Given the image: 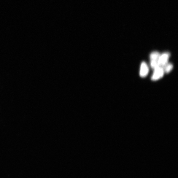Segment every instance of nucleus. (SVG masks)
Masks as SVG:
<instances>
[{
  "mask_svg": "<svg viewBox=\"0 0 178 178\" xmlns=\"http://www.w3.org/2000/svg\"><path fill=\"white\" fill-rule=\"evenodd\" d=\"M170 55V53L168 52L163 53L160 55L158 62L159 66L164 67L168 63Z\"/></svg>",
  "mask_w": 178,
  "mask_h": 178,
  "instance_id": "nucleus-3",
  "label": "nucleus"
},
{
  "mask_svg": "<svg viewBox=\"0 0 178 178\" xmlns=\"http://www.w3.org/2000/svg\"><path fill=\"white\" fill-rule=\"evenodd\" d=\"M160 55V53L157 51L152 52L150 55V65L154 70L159 66L158 62Z\"/></svg>",
  "mask_w": 178,
  "mask_h": 178,
  "instance_id": "nucleus-1",
  "label": "nucleus"
},
{
  "mask_svg": "<svg viewBox=\"0 0 178 178\" xmlns=\"http://www.w3.org/2000/svg\"><path fill=\"white\" fill-rule=\"evenodd\" d=\"M173 65L171 63H168L163 67L165 73H170L173 68Z\"/></svg>",
  "mask_w": 178,
  "mask_h": 178,
  "instance_id": "nucleus-5",
  "label": "nucleus"
},
{
  "mask_svg": "<svg viewBox=\"0 0 178 178\" xmlns=\"http://www.w3.org/2000/svg\"><path fill=\"white\" fill-rule=\"evenodd\" d=\"M149 72V69L147 64L144 62H142L141 65L139 75L141 77H146Z\"/></svg>",
  "mask_w": 178,
  "mask_h": 178,
  "instance_id": "nucleus-4",
  "label": "nucleus"
},
{
  "mask_svg": "<svg viewBox=\"0 0 178 178\" xmlns=\"http://www.w3.org/2000/svg\"><path fill=\"white\" fill-rule=\"evenodd\" d=\"M154 70V73L151 78V80L152 81H157L162 78L164 76L165 72L163 67L158 66Z\"/></svg>",
  "mask_w": 178,
  "mask_h": 178,
  "instance_id": "nucleus-2",
  "label": "nucleus"
}]
</instances>
